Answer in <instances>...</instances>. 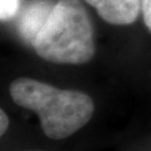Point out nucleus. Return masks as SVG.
<instances>
[{"label":"nucleus","mask_w":151,"mask_h":151,"mask_svg":"<svg viewBox=\"0 0 151 151\" xmlns=\"http://www.w3.org/2000/svg\"><path fill=\"white\" fill-rule=\"evenodd\" d=\"M109 24L129 25L137 19L141 0H85Z\"/></svg>","instance_id":"3"},{"label":"nucleus","mask_w":151,"mask_h":151,"mask_svg":"<svg viewBox=\"0 0 151 151\" xmlns=\"http://www.w3.org/2000/svg\"><path fill=\"white\" fill-rule=\"evenodd\" d=\"M12 101L36 112L44 133L60 140L75 133L90 121L94 104L78 91L60 90L32 78H18L10 85Z\"/></svg>","instance_id":"1"},{"label":"nucleus","mask_w":151,"mask_h":151,"mask_svg":"<svg viewBox=\"0 0 151 151\" xmlns=\"http://www.w3.org/2000/svg\"><path fill=\"white\" fill-rule=\"evenodd\" d=\"M141 9L146 26L151 32V0H141Z\"/></svg>","instance_id":"6"},{"label":"nucleus","mask_w":151,"mask_h":151,"mask_svg":"<svg viewBox=\"0 0 151 151\" xmlns=\"http://www.w3.org/2000/svg\"><path fill=\"white\" fill-rule=\"evenodd\" d=\"M54 6L48 0H34L24 10L18 22V30L27 43L34 44L46 24Z\"/></svg>","instance_id":"4"},{"label":"nucleus","mask_w":151,"mask_h":151,"mask_svg":"<svg viewBox=\"0 0 151 151\" xmlns=\"http://www.w3.org/2000/svg\"><path fill=\"white\" fill-rule=\"evenodd\" d=\"M0 119H1V125H0L1 130H0V132H1V134H4L8 129V125H9V120H8V116H7V114L5 113L4 110L0 111Z\"/></svg>","instance_id":"7"},{"label":"nucleus","mask_w":151,"mask_h":151,"mask_svg":"<svg viewBox=\"0 0 151 151\" xmlns=\"http://www.w3.org/2000/svg\"><path fill=\"white\" fill-rule=\"evenodd\" d=\"M20 0H0V18L1 20H9L19 9Z\"/></svg>","instance_id":"5"},{"label":"nucleus","mask_w":151,"mask_h":151,"mask_svg":"<svg viewBox=\"0 0 151 151\" xmlns=\"http://www.w3.org/2000/svg\"><path fill=\"white\" fill-rule=\"evenodd\" d=\"M32 46L52 63L76 65L91 60L93 27L82 0H58Z\"/></svg>","instance_id":"2"}]
</instances>
